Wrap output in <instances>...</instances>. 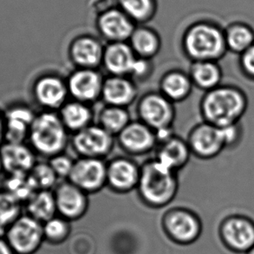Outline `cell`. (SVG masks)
Here are the masks:
<instances>
[{"instance_id":"28","label":"cell","mask_w":254,"mask_h":254,"mask_svg":"<svg viewBox=\"0 0 254 254\" xmlns=\"http://www.w3.org/2000/svg\"><path fill=\"white\" fill-rule=\"evenodd\" d=\"M227 52L241 55L254 44V30L250 24L235 21L224 28Z\"/></svg>"},{"instance_id":"12","label":"cell","mask_w":254,"mask_h":254,"mask_svg":"<svg viewBox=\"0 0 254 254\" xmlns=\"http://www.w3.org/2000/svg\"><path fill=\"white\" fill-rule=\"evenodd\" d=\"M220 236L231 252L246 254L254 246V220L243 214H232L220 224Z\"/></svg>"},{"instance_id":"25","label":"cell","mask_w":254,"mask_h":254,"mask_svg":"<svg viewBox=\"0 0 254 254\" xmlns=\"http://www.w3.org/2000/svg\"><path fill=\"white\" fill-rule=\"evenodd\" d=\"M188 73L193 87L204 93L222 84L223 70L216 61L191 62Z\"/></svg>"},{"instance_id":"11","label":"cell","mask_w":254,"mask_h":254,"mask_svg":"<svg viewBox=\"0 0 254 254\" xmlns=\"http://www.w3.org/2000/svg\"><path fill=\"white\" fill-rule=\"evenodd\" d=\"M32 96L42 110L58 112L69 99L66 77L58 72L43 74L35 80Z\"/></svg>"},{"instance_id":"2","label":"cell","mask_w":254,"mask_h":254,"mask_svg":"<svg viewBox=\"0 0 254 254\" xmlns=\"http://www.w3.org/2000/svg\"><path fill=\"white\" fill-rule=\"evenodd\" d=\"M136 192L139 199L151 208H162L171 203L180 188L179 173L166 168L154 157L141 164Z\"/></svg>"},{"instance_id":"30","label":"cell","mask_w":254,"mask_h":254,"mask_svg":"<svg viewBox=\"0 0 254 254\" xmlns=\"http://www.w3.org/2000/svg\"><path fill=\"white\" fill-rule=\"evenodd\" d=\"M22 203L10 193L0 191V236L22 215Z\"/></svg>"},{"instance_id":"43","label":"cell","mask_w":254,"mask_h":254,"mask_svg":"<svg viewBox=\"0 0 254 254\" xmlns=\"http://www.w3.org/2000/svg\"><path fill=\"white\" fill-rule=\"evenodd\" d=\"M3 164H2V161H1V157H0V174L3 171Z\"/></svg>"},{"instance_id":"40","label":"cell","mask_w":254,"mask_h":254,"mask_svg":"<svg viewBox=\"0 0 254 254\" xmlns=\"http://www.w3.org/2000/svg\"><path fill=\"white\" fill-rule=\"evenodd\" d=\"M0 254H16L4 236H0Z\"/></svg>"},{"instance_id":"8","label":"cell","mask_w":254,"mask_h":254,"mask_svg":"<svg viewBox=\"0 0 254 254\" xmlns=\"http://www.w3.org/2000/svg\"><path fill=\"white\" fill-rule=\"evenodd\" d=\"M141 169V164L127 155H117L107 160L106 189L117 194L136 190Z\"/></svg>"},{"instance_id":"6","label":"cell","mask_w":254,"mask_h":254,"mask_svg":"<svg viewBox=\"0 0 254 254\" xmlns=\"http://www.w3.org/2000/svg\"><path fill=\"white\" fill-rule=\"evenodd\" d=\"M117 145L116 137L93 124L70 135L69 147L76 157L107 160Z\"/></svg>"},{"instance_id":"19","label":"cell","mask_w":254,"mask_h":254,"mask_svg":"<svg viewBox=\"0 0 254 254\" xmlns=\"http://www.w3.org/2000/svg\"><path fill=\"white\" fill-rule=\"evenodd\" d=\"M166 229L175 241L190 243L199 237L201 223L199 217L191 210L175 207L169 210L164 218Z\"/></svg>"},{"instance_id":"29","label":"cell","mask_w":254,"mask_h":254,"mask_svg":"<svg viewBox=\"0 0 254 254\" xmlns=\"http://www.w3.org/2000/svg\"><path fill=\"white\" fill-rule=\"evenodd\" d=\"M24 205L28 215L41 223L51 220L58 213L55 196L52 190H38Z\"/></svg>"},{"instance_id":"33","label":"cell","mask_w":254,"mask_h":254,"mask_svg":"<svg viewBox=\"0 0 254 254\" xmlns=\"http://www.w3.org/2000/svg\"><path fill=\"white\" fill-rule=\"evenodd\" d=\"M31 124L17 117H4L3 139L6 143L21 144L28 140Z\"/></svg>"},{"instance_id":"35","label":"cell","mask_w":254,"mask_h":254,"mask_svg":"<svg viewBox=\"0 0 254 254\" xmlns=\"http://www.w3.org/2000/svg\"><path fill=\"white\" fill-rule=\"evenodd\" d=\"M47 162L52 167L53 171L55 172L56 175L59 177V180L66 181L69 179V175L71 174L76 159L67 154V152H64L48 159Z\"/></svg>"},{"instance_id":"32","label":"cell","mask_w":254,"mask_h":254,"mask_svg":"<svg viewBox=\"0 0 254 254\" xmlns=\"http://www.w3.org/2000/svg\"><path fill=\"white\" fill-rule=\"evenodd\" d=\"M29 175L38 190L53 191L60 182L48 162H37Z\"/></svg>"},{"instance_id":"31","label":"cell","mask_w":254,"mask_h":254,"mask_svg":"<svg viewBox=\"0 0 254 254\" xmlns=\"http://www.w3.org/2000/svg\"><path fill=\"white\" fill-rule=\"evenodd\" d=\"M3 190L14 196L22 204L26 202L38 191L29 174L9 175L4 182Z\"/></svg>"},{"instance_id":"24","label":"cell","mask_w":254,"mask_h":254,"mask_svg":"<svg viewBox=\"0 0 254 254\" xmlns=\"http://www.w3.org/2000/svg\"><path fill=\"white\" fill-rule=\"evenodd\" d=\"M193 89L188 71L178 68L168 69L159 80V92L175 104L189 99Z\"/></svg>"},{"instance_id":"14","label":"cell","mask_w":254,"mask_h":254,"mask_svg":"<svg viewBox=\"0 0 254 254\" xmlns=\"http://www.w3.org/2000/svg\"><path fill=\"white\" fill-rule=\"evenodd\" d=\"M107 160L76 157L68 181L89 195L106 189Z\"/></svg>"},{"instance_id":"3","label":"cell","mask_w":254,"mask_h":254,"mask_svg":"<svg viewBox=\"0 0 254 254\" xmlns=\"http://www.w3.org/2000/svg\"><path fill=\"white\" fill-rule=\"evenodd\" d=\"M182 51L190 63L219 62L228 52L224 28L210 21H200L192 24L182 37Z\"/></svg>"},{"instance_id":"34","label":"cell","mask_w":254,"mask_h":254,"mask_svg":"<svg viewBox=\"0 0 254 254\" xmlns=\"http://www.w3.org/2000/svg\"><path fill=\"white\" fill-rule=\"evenodd\" d=\"M121 10L134 22L148 20L154 12L153 0H119Z\"/></svg>"},{"instance_id":"42","label":"cell","mask_w":254,"mask_h":254,"mask_svg":"<svg viewBox=\"0 0 254 254\" xmlns=\"http://www.w3.org/2000/svg\"><path fill=\"white\" fill-rule=\"evenodd\" d=\"M245 254H254V246L253 247V248L249 250V251L248 252V253H246Z\"/></svg>"},{"instance_id":"1","label":"cell","mask_w":254,"mask_h":254,"mask_svg":"<svg viewBox=\"0 0 254 254\" xmlns=\"http://www.w3.org/2000/svg\"><path fill=\"white\" fill-rule=\"evenodd\" d=\"M248 105V96L243 89L222 83L203 94L199 100V112L203 122L223 127L241 123Z\"/></svg>"},{"instance_id":"10","label":"cell","mask_w":254,"mask_h":254,"mask_svg":"<svg viewBox=\"0 0 254 254\" xmlns=\"http://www.w3.org/2000/svg\"><path fill=\"white\" fill-rule=\"evenodd\" d=\"M45 237L43 223L30 215H21L4 234L16 254H34Z\"/></svg>"},{"instance_id":"7","label":"cell","mask_w":254,"mask_h":254,"mask_svg":"<svg viewBox=\"0 0 254 254\" xmlns=\"http://www.w3.org/2000/svg\"><path fill=\"white\" fill-rule=\"evenodd\" d=\"M116 141L124 155L134 158L154 153L158 144V136L146 124L134 119L117 135Z\"/></svg>"},{"instance_id":"37","label":"cell","mask_w":254,"mask_h":254,"mask_svg":"<svg viewBox=\"0 0 254 254\" xmlns=\"http://www.w3.org/2000/svg\"><path fill=\"white\" fill-rule=\"evenodd\" d=\"M43 230L45 237L51 241H59L65 237L68 234V224L64 218L53 217L51 220L43 223Z\"/></svg>"},{"instance_id":"16","label":"cell","mask_w":254,"mask_h":254,"mask_svg":"<svg viewBox=\"0 0 254 254\" xmlns=\"http://www.w3.org/2000/svg\"><path fill=\"white\" fill-rule=\"evenodd\" d=\"M58 213L64 219L76 220L89 207V194L68 180L60 181L54 190Z\"/></svg>"},{"instance_id":"20","label":"cell","mask_w":254,"mask_h":254,"mask_svg":"<svg viewBox=\"0 0 254 254\" xmlns=\"http://www.w3.org/2000/svg\"><path fill=\"white\" fill-rule=\"evenodd\" d=\"M97 31L106 44L127 42L135 29L134 21L122 10L110 9L100 15Z\"/></svg>"},{"instance_id":"38","label":"cell","mask_w":254,"mask_h":254,"mask_svg":"<svg viewBox=\"0 0 254 254\" xmlns=\"http://www.w3.org/2000/svg\"><path fill=\"white\" fill-rule=\"evenodd\" d=\"M226 149H233L241 143L243 139L244 129L241 123L220 127Z\"/></svg>"},{"instance_id":"41","label":"cell","mask_w":254,"mask_h":254,"mask_svg":"<svg viewBox=\"0 0 254 254\" xmlns=\"http://www.w3.org/2000/svg\"><path fill=\"white\" fill-rule=\"evenodd\" d=\"M3 131H4V119L0 116V141L3 138Z\"/></svg>"},{"instance_id":"23","label":"cell","mask_w":254,"mask_h":254,"mask_svg":"<svg viewBox=\"0 0 254 254\" xmlns=\"http://www.w3.org/2000/svg\"><path fill=\"white\" fill-rule=\"evenodd\" d=\"M58 113L70 135L96 123L94 105L70 98L60 108Z\"/></svg>"},{"instance_id":"22","label":"cell","mask_w":254,"mask_h":254,"mask_svg":"<svg viewBox=\"0 0 254 254\" xmlns=\"http://www.w3.org/2000/svg\"><path fill=\"white\" fill-rule=\"evenodd\" d=\"M37 155L31 147L24 143L13 144L4 142L0 148V157L3 171L9 175L29 174L37 163Z\"/></svg>"},{"instance_id":"13","label":"cell","mask_w":254,"mask_h":254,"mask_svg":"<svg viewBox=\"0 0 254 254\" xmlns=\"http://www.w3.org/2000/svg\"><path fill=\"white\" fill-rule=\"evenodd\" d=\"M105 76L97 69H74L66 76L70 99L94 105L101 101Z\"/></svg>"},{"instance_id":"27","label":"cell","mask_w":254,"mask_h":254,"mask_svg":"<svg viewBox=\"0 0 254 254\" xmlns=\"http://www.w3.org/2000/svg\"><path fill=\"white\" fill-rule=\"evenodd\" d=\"M133 120L127 108L103 104L96 115V124L117 137Z\"/></svg>"},{"instance_id":"36","label":"cell","mask_w":254,"mask_h":254,"mask_svg":"<svg viewBox=\"0 0 254 254\" xmlns=\"http://www.w3.org/2000/svg\"><path fill=\"white\" fill-rule=\"evenodd\" d=\"M154 72H155L154 60L136 58L128 76L139 84L148 81L153 76Z\"/></svg>"},{"instance_id":"4","label":"cell","mask_w":254,"mask_h":254,"mask_svg":"<svg viewBox=\"0 0 254 254\" xmlns=\"http://www.w3.org/2000/svg\"><path fill=\"white\" fill-rule=\"evenodd\" d=\"M28 141L36 155L48 160L66 152L69 147L70 134L58 112L42 110L31 124Z\"/></svg>"},{"instance_id":"17","label":"cell","mask_w":254,"mask_h":254,"mask_svg":"<svg viewBox=\"0 0 254 254\" xmlns=\"http://www.w3.org/2000/svg\"><path fill=\"white\" fill-rule=\"evenodd\" d=\"M153 157L166 168L180 173L189 164L192 154L185 138L174 132L159 139Z\"/></svg>"},{"instance_id":"39","label":"cell","mask_w":254,"mask_h":254,"mask_svg":"<svg viewBox=\"0 0 254 254\" xmlns=\"http://www.w3.org/2000/svg\"><path fill=\"white\" fill-rule=\"evenodd\" d=\"M239 68L247 79L254 82V44L239 56Z\"/></svg>"},{"instance_id":"26","label":"cell","mask_w":254,"mask_h":254,"mask_svg":"<svg viewBox=\"0 0 254 254\" xmlns=\"http://www.w3.org/2000/svg\"><path fill=\"white\" fill-rule=\"evenodd\" d=\"M127 43L136 58L141 59L154 60L162 50L160 35L151 28L145 26L135 27Z\"/></svg>"},{"instance_id":"15","label":"cell","mask_w":254,"mask_h":254,"mask_svg":"<svg viewBox=\"0 0 254 254\" xmlns=\"http://www.w3.org/2000/svg\"><path fill=\"white\" fill-rule=\"evenodd\" d=\"M105 45L91 35H81L69 43L67 58L74 69L102 68Z\"/></svg>"},{"instance_id":"18","label":"cell","mask_w":254,"mask_h":254,"mask_svg":"<svg viewBox=\"0 0 254 254\" xmlns=\"http://www.w3.org/2000/svg\"><path fill=\"white\" fill-rule=\"evenodd\" d=\"M139 96L138 84L129 76H105L101 97L103 104L128 109L136 103Z\"/></svg>"},{"instance_id":"21","label":"cell","mask_w":254,"mask_h":254,"mask_svg":"<svg viewBox=\"0 0 254 254\" xmlns=\"http://www.w3.org/2000/svg\"><path fill=\"white\" fill-rule=\"evenodd\" d=\"M136 56L127 42L106 44L102 68L110 76H129Z\"/></svg>"},{"instance_id":"9","label":"cell","mask_w":254,"mask_h":254,"mask_svg":"<svg viewBox=\"0 0 254 254\" xmlns=\"http://www.w3.org/2000/svg\"><path fill=\"white\" fill-rule=\"evenodd\" d=\"M186 141L192 156L201 161L213 160L226 150L220 127L203 121L190 128Z\"/></svg>"},{"instance_id":"5","label":"cell","mask_w":254,"mask_h":254,"mask_svg":"<svg viewBox=\"0 0 254 254\" xmlns=\"http://www.w3.org/2000/svg\"><path fill=\"white\" fill-rule=\"evenodd\" d=\"M136 119L156 132L159 139L175 132L176 107L158 90L141 94L135 103Z\"/></svg>"}]
</instances>
